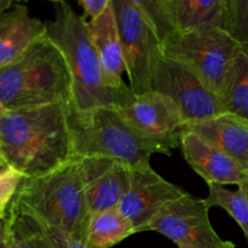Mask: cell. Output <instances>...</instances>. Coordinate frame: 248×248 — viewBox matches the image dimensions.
I'll return each mask as SVG.
<instances>
[{
  "mask_svg": "<svg viewBox=\"0 0 248 248\" xmlns=\"http://www.w3.org/2000/svg\"><path fill=\"white\" fill-rule=\"evenodd\" d=\"M68 103L7 110L0 119V157L27 178L72 162Z\"/></svg>",
  "mask_w": 248,
  "mask_h": 248,
  "instance_id": "cell-1",
  "label": "cell"
},
{
  "mask_svg": "<svg viewBox=\"0 0 248 248\" xmlns=\"http://www.w3.org/2000/svg\"><path fill=\"white\" fill-rule=\"evenodd\" d=\"M46 35L60 48L72 78L70 103L79 110L118 107L132 94L113 89L107 81L98 53L92 44L85 17L67 1L55 4V17L45 23Z\"/></svg>",
  "mask_w": 248,
  "mask_h": 248,
  "instance_id": "cell-2",
  "label": "cell"
},
{
  "mask_svg": "<svg viewBox=\"0 0 248 248\" xmlns=\"http://www.w3.org/2000/svg\"><path fill=\"white\" fill-rule=\"evenodd\" d=\"M72 78L60 48L44 35L0 65V102L7 110L70 102Z\"/></svg>",
  "mask_w": 248,
  "mask_h": 248,
  "instance_id": "cell-3",
  "label": "cell"
},
{
  "mask_svg": "<svg viewBox=\"0 0 248 248\" xmlns=\"http://www.w3.org/2000/svg\"><path fill=\"white\" fill-rule=\"evenodd\" d=\"M11 203L45 227L85 244L91 215L75 159L43 176L23 177Z\"/></svg>",
  "mask_w": 248,
  "mask_h": 248,
  "instance_id": "cell-4",
  "label": "cell"
},
{
  "mask_svg": "<svg viewBox=\"0 0 248 248\" xmlns=\"http://www.w3.org/2000/svg\"><path fill=\"white\" fill-rule=\"evenodd\" d=\"M68 125L75 157L96 156L115 160L128 169L150 166L159 148L138 133L115 107L79 110L68 103Z\"/></svg>",
  "mask_w": 248,
  "mask_h": 248,
  "instance_id": "cell-5",
  "label": "cell"
},
{
  "mask_svg": "<svg viewBox=\"0 0 248 248\" xmlns=\"http://www.w3.org/2000/svg\"><path fill=\"white\" fill-rule=\"evenodd\" d=\"M240 51L239 44L219 27L174 31L162 41L164 56L189 68L217 94Z\"/></svg>",
  "mask_w": 248,
  "mask_h": 248,
  "instance_id": "cell-6",
  "label": "cell"
},
{
  "mask_svg": "<svg viewBox=\"0 0 248 248\" xmlns=\"http://www.w3.org/2000/svg\"><path fill=\"white\" fill-rule=\"evenodd\" d=\"M126 74L135 94L153 91V79L164 56L162 41L142 12L130 0H111Z\"/></svg>",
  "mask_w": 248,
  "mask_h": 248,
  "instance_id": "cell-7",
  "label": "cell"
},
{
  "mask_svg": "<svg viewBox=\"0 0 248 248\" xmlns=\"http://www.w3.org/2000/svg\"><path fill=\"white\" fill-rule=\"evenodd\" d=\"M115 109L128 125L154 143L161 154L171 155L172 149L181 145L186 124L173 102L160 92H132Z\"/></svg>",
  "mask_w": 248,
  "mask_h": 248,
  "instance_id": "cell-8",
  "label": "cell"
},
{
  "mask_svg": "<svg viewBox=\"0 0 248 248\" xmlns=\"http://www.w3.org/2000/svg\"><path fill=\"white\" fill-rule=\"evenodd\" d=\"M153 90L173 102L186 126L225 114L217 93L189 68L166 56L155 70Z\"/></svg>",
  "mask_w": 248,
  "mask_h": 248,
  "instance_id": "cell-9",
  "label": "cell"
},
{
  "mask_svg": "<svg viewBox=\"0 0 248 248\" xmlns=\"http://www.w3.org/2000/svg\"><path fill=\"white\" fill-rule=\"evenodd\" d=\"M210 207L205 199L186 193L172 201L148 228L173 241L179 248H227L208 217Z\"/></svg>",
  "mask_w": 248,
  "mask_h": 248,
  "instance_id": "cell-10",
  "label": "cell"
},
{
  "mask_svg": "<svg viewBox=\"0 0 248 248\" xmlns=\"http://www.w3.org/2000/svg\"><path fill=\"white\" fill-rule=\"evenodd\" d=\"M186 194L184 189L162 178L150 166L128 169V183L118 210L137 232L148 228L172 201Z\"/></svg>",
  "mask_w": 248,
  "mask_h": 248,
  "instance_id": "cell-11",
  "label": "cell"
},
{
  "mask_svg": "<svg viewBox=\"0 0 248 248\" xmlns=\"http://www.w3.org/2000/svg\"><path fill=\"white\" fill-rule=\"evenodd\" d=\"M90 215L118 208L128 183V167L107 157H75Z\"/></svg>",
  "mask_w": 248,
  "mask_h": 248,
  "instance_id": "cell-12",
  "label": "cell"
},
{
  "mask_svg": "<svg viewBox=\"0 0 248 248\" xmlns=\"http://www.w3.org/2000/svg\"><path fill=\"white\" fill-rule=\"evenodd\" d=\"M184 160L208 184L242 186L248 172L235 160L193 132L186 131L181 140Z\"/></svg>",
  "mask_w": 248,
  "mask_h": 248,
  "instance_id": "cell-13",
  "label": "cell"
},
{
  "mask_svg": "<svg viewBox=\"0 0 248 248\" xmlns=\"http://www.w3.org/2000/svg\"><path fill=\"white\" fill-rule=\"evenodd\" d=\"M87 28L92 44L98 53L108 84L119 91L130 89L123 80L126 68L118 24L111 4L101 15L90 19L87 22Z\"/></svg>",
  "mask_w": 248,
  "mask_h": 248,
  "instance_id": "cell-14",
  "label": "cell"
},
{
  "mask_svg": "<svg viewBox=\"0 0 248 248\" xmlns=\"http://www.w3.org/2000/svg\"><path fill=\"white\" fill-rule=\"evenodd\" d=\"M217 147L248 172V121L232 114L190 124L186 130Z\"/></svg>",
  "mask_w": 248,
  "mask_h": 248,
  "instance_id": "cell-15",
  "label": "cell"
},
{
  "mask_svg": "<svg viewBox=\"0 0 248 248\" xmlns=\"http://www.w3.org/2000/svg\"><path fill=\"white\" fill-rule=\"evenodd\" d=\"M45 33V23L31 17L24 5L7 10L0 16V65L19 57Z\"/></svg>",
  "mask_w": 248,
  "mask_h": 248,
  "instance_id": "cell-16",
  "label": "cell"
},
{
  "mask_svg": "<svg viewBox=\"0 0 248 248\" xmlns=\"http://www.w3.org/2000/svg\"><path fill=\"white\" fill-rule=\"evenodd\" d=\"M176 31L222 26L225 0H169Z\"/></svg>",
  "mask_w": 248,
  "mask_h": 248,
  "instance_id": "cell-17",
  "label": "cell"
},
{
  "mask_svg": "<svg viewBox=\"0 0 248 248\" xmlns=\"http://www.w3.org/2000/svg\"><path fill=\"white\" fill-rule=\"evenodd\" d=\"M133 234L136 232L130 220L113 208L90 217L85 245L87 248H110Z\"/></svg>",
  "mask_w": 248,
  "mask_h": 248,
  "instance_id": "cell-18",
  "label": "cell"
},
{
  "mask_svg": "<svg viewBox=\"0 0 248 248\" xmlns=\"http://www.w3.org/2000/svg\"><path fill=\"white\" fill-rule=\"evenodd\" d=\"M9 248H57L45 228L31 216L10 203L5 217Z\"/></svg>",
  "mask_w": 248,
  "mask_h": 248,
  "instance_id": "cell-19",
  "label": "cell"
},
{
  "mask_svg": "<svg viewBox=\"0 0 248 248\" xmlns=\"http://www.w3.org/2000/svg\"><path fill=\"white\" fill-rule=\"evenodd\" d=\"M218 97L224 113L248 121V55L242 50L237 55Z\"/></svg>",
  "mask_w": 248,
  "mask_h": 248,
  "instance_id": "cell-20",
  "label": "cell"
},
{
  "mask_svg": "<svg viewBox=\"0 0 248 248\" xmlns=\"http://www.w3.org/2000/svg\"><path fill=\"white\" fill-rule=\"evenodd\" d=\"M208 207H220L239 224L248 240V194L244 188L229 190L224 186L208 184V196L205 199Z\"/></svg>",
  "mask_w": 248,
  "mask_h": 248,
  "instance_id": "cell-21",
  "label": "cell"
},
{
  "mask_svg": "<svg viewBox=\"0 0 248 248\" xmlns=\"http://www.w3.org/2000/svg\"><path fill=\"white\" fill-rule=\"evenodd\" d=\"M220 28L248 55V0H225Z\"/></svg>",
  "mask_w": 248,
  "mask_h": 248,
  "instance_id": "cell-22",
  "label": "cell"
},
{
  "mask_svg": "<svg viewBox=\"0 0 248 248\" xmlns=\"http://www.w3.org/2000/svg\"><path fill=\"white\" fill-rule=\"evenodd\" d=\"M130 1L149 21L161 41H164L167 36L176 31L169 0H130Z\"/></svg>",
  "mask_w": 248,
  "mask_h": 248,
  "instance_id": "cell-23",
  "label": "cell"
},
{
  "mask_svg": "<svg viewBox=\"0 0 248 248\" xmlns=\"http://www.w3.org/2000/svg\"><path fill=\"white\" fill-rule=\"evenodd\" d=\"M23 176L10 167L0 157V220L5 219L7 210L18 189Z\"/></svg>",
  "mask_w": 248,
  "mask_h": 248,
  "instance_id": "cell-24",
  "label": "cell"
},
{
  "mask_svg": "<svg viewBox=\"0 0 248 248\" xmlns=\"http://www.w3.org/2000/svg\"><path fill=\"white\" fill-rule=\"evenodd\" d=\"M43 227L45 228V230L47 232V234L50 235L53 244H55V246L57 248H87L84 242L74 239V237H72L70 235H68L67 232H62V230L51 229V228L45 227V225H43Z\"/></svg>",
  "mask_w": 248,
  "mask_h": 248,
  "instance_id": "cell-25",
  "label": "cell"
},
{
  "mask_svg": "<svg viewBox=\"0 0 248 248\" xmlns=\"http://www.w3.org/2000/svg\"><path fill=\"white\" fill-rule=\"evenodd\" d=\"M78 2L84 10L85 17L91 19L101 15L111 4V0H78Z\"/></svg>",
  "mask_w": 248,
  "mask_h": 248,
  "instance_id": "cell-26",
  "label": "cell"
},
{
  "mask_svg": "<svg viewBox=\"0 0 248 248\" xmlns=\"http://www.w3.org/2000/svg\"><path fill=\"white\" fill-rule=\"evenodd\" d=\"M0 248H9V241H7L6 225L5 219L0 220Z\"/></svg>",
  "mask_w": 248,
  "mask_h": 248,
  "instance_id": "cell-27",
  "label": "cell"
},
{
  "mask_svg": "<svg viewBox=\"0 0 248 248\" xmlns=\"http://www.w3.org/2000/svg\"><path fill=\"white\" fill-rule=\"evenodd\" d=\"M14 1H16V0H0V16L10 9Z\"/></svg>",
  "mask_w": 248,
  "mask_h": 248,
  "instance_id": "cell-28",
  "label": "cell"
},
{
  "mask_svg": "<svg viewBox=\"0 0 248 248\" xmlns=\"http://www.w3.org/2000/svg\"><path fill=\"white\" fill-rule=\"evenodd\" d=\"M6 113H7V109L5 108V107L2 106L1 102H0V119H1L2 116H4Z\"/></svg>",
  "mask_w": 248,
  "mask_h": 248,
  "instance_id": "cell-29",
  "label": "cell"
},
{
  "mask_svg": "<svg viewBox=\"0 0 248 248\" xmlns=\"http://www.w3.org/2000/svg\"><path fill=\"white\" fill-rule=\"evenodd\" d=\"M241 186V188H244L245 191H246V193L248 194V179L246 182H245L244 184H242V186Z\"/></svg>",
  "mask_w": 248,
  "mask_h": 248,
  "instance_id": "cell-30",
  "label": "cell"
},
{
  "mask_svg": "<svg viewBox=\"0 0 248 248\" xmlns=\"http://www.w3.org/2000/svg\"><path fill=\"white\" fill-rule=\"evenodd\" d=\"M227 248H235V245L232 244V241H228V246H227Z\"/></svg>",
  "mask_w": 248,
  "mask_h": 248,
  "instance_id": "cell-31",
  "label": "cell"
},
{
  "mask_svg": "<svg viewBox=\"0 0 248 248\" xmlns=\"http://www.w3.org/2000/svg\"><path fill=\"white\" fill-rule=\"evenodd\" d=\"M50 1H52V2H55V4H57V2L63 1V0H50Z\"/></svg>",
  "mask_w": 248,
  "mask_h": 248,
  "instance_id": "cell-32",
  "label": "cell"
},
{
  "mask_svg": "<svg viewBox=\"0 0 248 248\" xmlns=\"http://www.w3.org/2000/svg\"><path fill=\"white\" fill-rule=\"evenodd\" d=\"M16 1H24V0H16Z\"/></svg>",
  "mask_w": 248,
  "mask_h": 248,
  "instance_id": "cell-33",
  "label": "cell"
}]
</instances>
